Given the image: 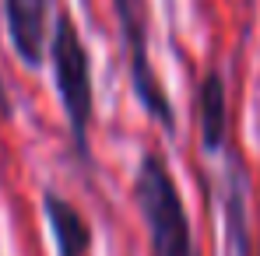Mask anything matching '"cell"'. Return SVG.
Segmentation results:
<instances>
[{
  "mask_svg": "<svg viewBox=\"0 0 260 256\" xmlns=\"http://www.w3.org/2000/svg\"><path fill=\"white\" fill-rule=\"evenodd\" d=\"M134 204H137V214L148 228L155 256H197L183 193L176 186V175L169 172V162L158 151H144L137 162Z\"/></svg>",
  "mask_w": 260,
  "mask_h": 256,
  "instance_id": "obj_1",
  "label": "cell"
},
{
  "mask_svg": "<svg viewBox=\"0 0 260 256\" xmlns=\"http://www.w3.org/2000/svg\"><path fill=\"white\" fill-rule=\"evenodd\" d=\"M49 63H53V81L56 98L67 116V127L74 137L78 155L88 158V130L95 120V88H91V56H88L81 32L67 11H60L53 39H49Z\"/></svg>",
  "mask_w": 260,
  "mask_h": 256,
  "instance_id": "obj_2",
  "label": "cell"
},
{
  "mask_svg": "<svg viewBox=\"0 0 260 256\" xmlns=\"http://www.w3.org/2000/svg\"><path fill=\"white\" fill-rule=\"evenodd\" d=\"M113 14H116V28H120V46L127 53V70L134 95L141 102V109L166 130L176 133V113L173 102L162 88V78L155 70L151 60V39H148V0H113Z\"/></svg>",
  "mask_w": 260,
  "mask_h": 256,
  "instance_id": "obj_3",
  "label": "cell"
},
{
  "mask_svg": "<svg viewBox=\"0 0 260 256\" xmlns=\"http://www.w3.org/2000/svg\"><path fill=\"white\" fill-rule=\"evenodd\" d=\"M4 21L7 35L25 67H43L46 60V21H49V0H4Z\"/></svg>",
  "mask_w": 260,
  "mask_h": 256,
  "instance_id": "obj_4",
  "label": "cell"
},
{
  "mask_svg": "<svg viewBox=\"0 0 260 256\" xmlns=\"http://www.w3.org/2000/svg\"><path fill=\"white\" fill-rule=\"evenodd\" d=\"M197 127H201V151L221 155L229 144V88L215 67H208L197 85Z\"/></svg>",
  "mask_w": 260,
  "mask_h": 256,
  "instance_id": "obj_5",
  "label": "cell"
},
{
  "mask_svg": "<svg viewBox=\"0 0 260 256\" xmlns=\"http://www.w3.org/2000/svg\"><path fill=\"white\" fill-rule=\"evenodd\" d=\"M43 211L56 242V256H88L91 249V225L85 221V214L78 211L71 200L56 197V193H43Z\"/></svg>",
  "mask_w": 260,
  "mask_h": 256,
  "instance_id": "obj_6",
  "label": "cell"
},
{
  "mask_svg": "<svg viewBox=\"0 0 260 256\" xmlns=\"http://www.w3.org/2000/svg\"><path fill=\"white\" fill-rule=\"evenodd\" d=\"M225 217H229V249H232V256H250V225H246V182H243V172H232V186L225 190Z\"/></svg>",
  "mask_w": 260,
  "mask_h": 256,
  "instance_id": "obj_7",
  "label": "cell"
}]
</instances>
